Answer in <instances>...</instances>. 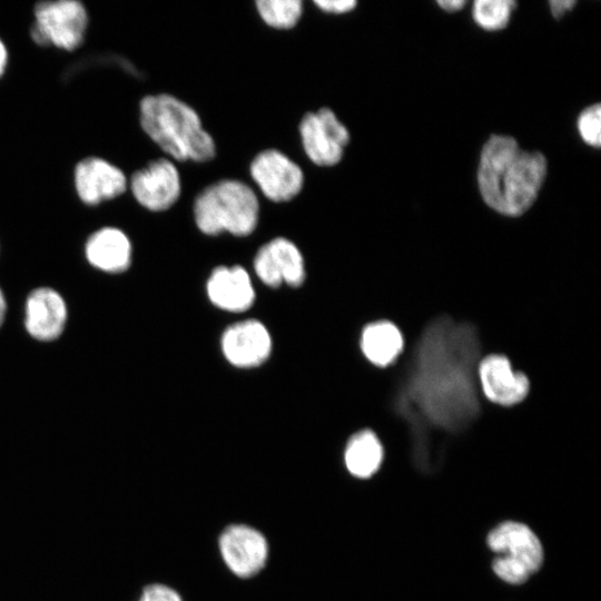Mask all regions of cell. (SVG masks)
I'll use <instances>...</instances> for the list:
<instances>
[{"label":"cell","mask_w":601,"mask_h":601,"mask_svg":"<svg viewBox=\"0 0 601 601\" xmlns=\"http://www.w3.org/2000/svg\"><path fill=\"white\" fill-rule=\"evenodd\" d=\"M476 331L449 317L422 333L396 395V411L411 426L415 444L431 431L459 432L480 411Z\"/></svg>","instance_id":"obj_1"},{"label":"cell","mask_w":601,"mask_h":601,"mask_svg":"<svg viewBox=\"0 0 601 601\" xmlns=\"http://www.w3.org/2000/svg\"><path fill=\"white\" fill-rule=\"evenodd\" d=\"M546 169V159L541 152L521 149L510 136L492 135L480 156V194L495 211L521 216L535 201Z\"/></svg>","instance_id":"obj_2"},{"label":"cell","mask_w":601,"mask_h":601,"mask_svg":"<svg viewBox=\"0 0 601 601\" xmlns=\"http://www.w3.org/2000/svg\"><path fill=\"white\" fill-rule=\"evenodd\" d=\"M145 134L178 161L205 162L216 155L215 140L193 107L168 93L147 95L139 101Z\"/></svg>","instance_id":"obj_3"},{"label":"cell","mask_w":601,"mask_h":601,"mask_svg":"<svg viewBox=\"0 0 601 601\" xmlns=\"http://www.w3.org/2000/svg\"><path fill=\"white\" fill-rule=\"evenodd\" d=\"M259 203L254 190L236 179H224L206 187L195 199L194 218L209 236L223 231L234 236L252 234L258 223Z\"/></svg>","instance_id":"obj_4"},{"label":"cell","mask_w":601,"mask_h":601,"mask_svg":"<svg viewBox=\"0 0 601 601\" xmlns=\"http://www.w3.org/2000/svg\"><path fill=\"white\" fill-rule=\"evenodd\" d=\"M487 545L499 555L493 571L510 584H521L543 563V548L535 533L525 524L508 521L495 526L487 535Z\"/></svg>","instance_id":"obj_5"},{"label":"cell","mask_w":601,"mask_h":601,"mask_svg":"<svg viewBox=\"0 0 601 601\" xmlns=\"http://www.w3.org/2000/svg\"><path fill=\"white\" fill-rule=\"evenodd\" d=\"M33 16L30 37L35 43L73 51L85 42L89 16L82 2L41 1L36 3Z\"/></svg>","instance_id":"obj_6"},{"label":"cell","mask_w":601,"mask_h":601,"mask_svg":"<svg viewBox=\"0 0 601 601\" xmlns=\"http://www.w3.org/2000/svg\"><path fill=\"white\" fill-rule=\"evenodd\" d=\"M218 551L235 577L249 579L266 566L269 543L258 529L245 523H231L218 536Z\"/></svg>","instance_id":"obj_7"},{"label":"cell","mask_w":601,"mask_h":601,"mask_svg":"<svg viewBox=\"0 0 601 601\" xmlns=\"http://www.w3.org/2000/svg\"><path fill=\"white\" fill-rule=\"evenodd\" d=\"M298 129L302 146L312 162L329 167L341 161L349 132L333 110L323 107L305 114Z\"/></svg>","instance_id":"obj_8"},{"label":"cell","mask_w":601,"mask_h":601,"mask_svg":"<svg viewBox=\"0 0 601 601\" xmlns=\"http://www.w3.org/2000/svg\"><path fill=\"white\" fill-rule=\"evenodd\" d=\"M128 187L140 206L150 211H164L178 200L181 180L175 164L159 158L136 170L128 180Z\"/></svg>","instance_id":"obj_9"},{"label":"cell","mask_w":601,"mask_h":601,"mask_svg":"<svg viewBox=\"0 0 601 601\" xmlns=\"http://www.w3.org/2000/svg\"><path fill=\"white\" fill-rule=\"evenodd\" d=\"M249 171L265 197L275 203L293 199L304 185L302 168L276 149H267L256 155L250 162Z\"/></svg>","instance_id":"obj_10"},{"label":"cell","mask_w":601,"mask_h":601,"mask_svg":"<svg viewBox=\"0 0 601 601\" xmlns=\"http://www.w3.org/2000/svg\"><path fill=\"white\" fill-rule=\"evenodd\" d=\"M73 186L82 204L97 206L121 196L128 188V178L111 161L88 156L75 166Z\"/></svg>","instance_id":"obj_11"},{"label":"cell","mask_w":601,"mask_h":601,"mask_svg":"<svg viewBox=\"0 0 601 601\" xmlns=\"http://www.w3.org/2000/svg\"><path fill=\"white\" fill-rule=\"evenodd\" d=\"M258 278L267 286L282 283L299 286L305 278L304 259L298 247L289 239L277 237L263 245L254 258Z\"/></svg>","instance_id":"obj_12"},{"label":"cell","mask_w":601,"mask_h":601,"mask_svg":"<svg viewBox=\"0 0 601 601\" xmlns=\"http://www.w3.org/2000/svg\"><path fill=\"white\" fill-rule=\"evenodd\" d=\"M477 382L486 398L502 406L521 403L529 394L528 377L513 370L510 361L500 354H491L477 364Z\"/></svg>","instance_id":"obj_13"},{"label":"cell","mask_w":601,"mask_h":601,"mask_svg":"<svg viewBox=\"0 0 601 601\" xmlns=\"http://www.w3.org/2000/svg\"><path fill=\"white\" fill-rule=\"evenodd\" d=\"M68 319L67 304L56 289L38 287L30 292L24 305V327L28 334L40 342L60 337Z\"/></svg>","instance_id":"obj_14"},{"label":"cell","mask_w":601,"mask_h":601,"mask_svg":"<svg viewBox=\"0 0 601 601\" xmlns=\"http://www.w3.org/2000/svg\"><path fill=\"white\" fill-rule=\"evenodd\" d=\"M226 359L237 367H254L270 354L272 338L267 328L256 319H247L228 327L221 336Z\"/></svg>","instance_id":"obj_15"},{"label":"cell","mask_w":601,"mask_h":601,"mask_svg":"<svg viewBox=\"0 0 601 601\" xmlns=\"http://www.w3.org/2000/svg\"><path fill=\"white\" fill-rule=\"evenodd\" d=\"M85 255L92 267L108 274H119L130 266L132 246L124 230L106 226L88 237Z\"/></svg>","instance_id":"obj_16"},{"label":"cell","mask_w":601,"mask_h":601,"mask_svg":"<svg viewBox=\"0 0 601 601\" xmlns=\"http://www.w3.org/2000/svg\"><path fill=\"white\" fill-rule=\"evenodd\" d=\"M210 302L228 312H243L255 299L248 273L240 266H219L213 270L207 282Z\"/></svg>","instance_id":"obj_17"},{"label":"cell","mask_w":601,"mask_h":601,"mask_svg":"<svg viewBox=\"0 0 601 601\" xmlns=\"http://www.w3.org/2000/svg\"><path fill=\"white\" fill-rule=\"evenodd\" d=\"M361 348L365 357L377 366L393 363L403 349L400 329L388 321L368 324L362 332Z\"/></svg>","instance_id":"obj_18"},{"label":"cell","mask_w":601,"mask_h":601,"mask_svg":"<svg viewBox=\"0 0 601 601\" xmlns=\"http://www.w3.org/2000/svg\"><path fill=\"white\" fill-rule=\"evenodd\" d=\"M383 455V446L376 434L363 430L348 440L344 451V463L353 476L368 479L378 471Z\"/></svg>","instance_id":"obj_19"},{"label":"cell","mask_w":601,"mask_h":601,"mask_svg":"<svg viewBox=\"0 0 601 601\" xmlns=\"http://www.w3.org/2000/svg\"><path fill=\"white\" fill-rule=\"evenodd\" d=\"M255 4L263 21L276 29L293 28L303 13L300 0H258Z\"/></svg>","instance_id":"obj_20"},{"label":"cell","mask_w":601,"mask_h":601,"mask_svg":"<svg viewBox=\"0 0 601 601\" xmlns=\"http://www.w3.org/2000/svg\"><path fill=\"white\" fill-rule=\"evenodd\" d=\"M514 8L515 2L511 0H477L473 3L472 14L481 28L495 31L508 24Z\"/></svg>","instance_id":"obj_21"},{"label":"cell","mask_w":601,"mask_h":601,"mask_svg":"<svg viewBox=\"0 0 601 601\" xmlns=\"http://www.w3.org/2000/svg\"><path fill=\"white\" fill-rule=\"evenodd\" d=\"M578 130L583 141L592 147L601 144V107L599 104L584 109L578 118Z\"/></svg>","instance_id":"obj_22"},{"label":"cell","mask_w":601,"mask_h":601,"mask_svg":"<svg viewBox=\"0 0 601 601\" xmlns=\"http://www.w3.org/2000/svg\"><path fill=\"white\" fill-rule=\"evenodd\" d=\"M135 601H184V599L173 587L161 582H152L142 587Z\"/></svg>","instance_id":"obj_23"},{"label":"cell","mask_w":601,"mask_h":601,"mask_svg":"<svg viewBox=\"0 0 601 601\" xmlns=\"http://www.w3.org/2000/svg\"><path fill=\"white\" fill-rule=\"evenodd\" d=\"M314 3L327 13L342 14L352 11L357 2L355 0H315Z\"/></svg>","instance_id":"obj_24"},{"label":"cell","mask_w":601,"mask_h":601,"mask_svg":"<svg viewBox=\"0 0 601 601\" xmlns=\"http://www.w3.org/2000/svg\"><path fill=\"white\" fill-rule=\"evenodd\" d=\"M572 0H553L550 1V9L554 18L560 19L566 11L575 6Z\"/></svg>","instance_id":"obj_25"},{"label":"cell","mask_w":601,"mask_h":601,"mask_svg":"<svg viewBox=\"0 0 601 601\" xmlns=\"http://www.w3.org/2000/svg\"><path fill=\"white\" fill-rule=\"evenodd\" d=\"M464 0H440L437 4L445 11L454 12L462 9L465 6Z\"/></svg>","instance_id":"obj_26"},{"label":"cell","mask_w":601,"mask_h":601,"mask_svg":"<svg viewBox=\"0 0 601 601\" xmlns=\"http://www.w3.org/2000/svg\"><path fill=\"white\" fill-rule=\"evenodd\" d=\"M8 49L2 39H0V78L4 75L8 66Z\"/></svg>","instance_id":"obj_27"},{"label":"cell","mask_w":601,"mask_h":601,"mask_svg":"<svg viewBox=\"0 0 601 601\" xmlns=\"http://www.w3.org/2000/svg\"><path fill=\"white\" fill-rule=\"evenodd\" d=\"M7 314V300L6 296L0 287V327L2 326Z\"/></svg>","instance_id":"obj_28"}]
</instances>
